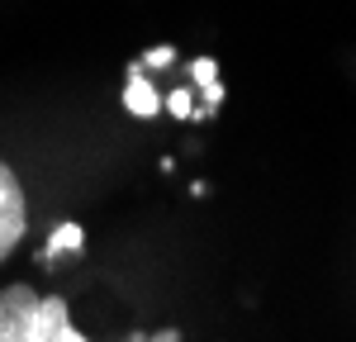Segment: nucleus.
<instances>
[{"label": "nucleus", "instance_id": "obj_4", "mask_svg": "<svg viewBox=\"0 0 356 342\" xmlns=\"http://www.w3.org/2000/svg\"><path fill=\"white\" fill-rule=\"evenodd\" d=\"M76 243H81V228H76V224H67V228H57V233H53V247H48V252H72V247H76Z\"/></svg>", "mask_w": 356, "mask_h": 342}, {"label": "nucleus", "instance_id": "obj_3", "mask_svg": "<svg viewBox=\"0 0 356 342\" xmlns=\"http://www.w3.org/2000/svg\"><path fill=\"white\" fill-rule=\"evenodd\" d=\"M124 105H129L134 114H143V119H147V114H157V105H162V100H157V90L143 81V72H138V67L129 72V95H124Z\"/></svg>", "mask_w": 356, "mask_h": 342}, {"label": "nucleus", "instance_id": "obj_2", "mask_svg": "<svg viewBox=\"0 0 356 342\" xmlns=\"http://www.w3.org/2000/svg\"><path fill=\"white\" fill-rule=\"evenodd\" d=\"M24 228H29V204H24V190H19L15 171L0 162V261H5V256L19 247Z\"/></svg>", "mask_w": 356, "mask_h": 342}, {"label": "nucleus", "instance_id": "obj_7", "mask_svg": "<svg viewBox=\"0 0 356 342\" xmlns=\"http://www.w3.org/2000/svg\"><path fill=\"white\" fill-rule=\"evenodd\" d=\"M171 57H176V53H171V48H152V53L143 57V62H147V67H166Z\"/></svg>", "mask_w": 356, "mask_h": 342}, {"label": "nucleus", "instance_id": "obj_6", "mask_svg": "<svg viewBox=\"0 0 356 342\" xmlns=\"http://www.w3.org/2000/svg\"><path fill=\"white\" fill-rule=\"evenodd\" d=\"M186 95H191V90H171V100H166V110H171V114H181V119H186V114H191V100H186Z\"/></svg>", "mask_w": 356, "mask_h": 342}, {"label": "nucleus", "instance_id": "obj_1", "mask_svg": "<svg viewBox=\"0 0 356 342\" xmlns=\"http://www.w3.org/2000/svg\"><path fill=\"white\" fill-rule=\"evenodd\" d=\"M0 342H90L72 328L67 300L38 295L33 285L0 290Z\"/></svg>", "mask_w": 356, "mask_h": 342}, {"label": "nucleus", "instance_id": "obj_5", "mask_svg": "<svg viewBox=\"0 0 356 342\" xmlns=\"http://www.w3.org/2000/svg\"><path fill=\"white\" fill-rule=\"evenodd\" d=\"M124 342H181V333H176V328H162V333H129Z\"/></svg>", "mask_w": 356, "mask_h": 342}]
</instances>
